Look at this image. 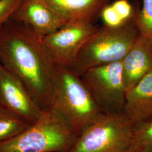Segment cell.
<instances>
[{
	"mask_svg": "<svg viewBox=\"0 0 152 152\" xmlns=\"http://www.w3.org/2000/svg\"><path fill=\"white\" fill-rule=\"evenodd\" d=\"M0 63L21 81L41 108L49 109L57 65L42 38L11 19L0 27Z\"/></svg>",
	"mask_w": 152,
	"mask_h": 152,
	"instance_id": "6da1fadb",
	"label": "cell"
},
{
	"mask_svg": "<svg viewBox=\"0 0 152 152\" xmlns=\"http://www.w3.org/2000/svg\"><path fill=\"white\" fill-rule=\"evenodd\" d=\"M49 109L78 136L102 111L81 77L71 68L56 66Z\"/></svg>",
	"mask_w": 152,
	"mask_h": 152,
	"instance_id": "7a4b0ae2",
	"label": "cell"
},
{
	"mask_svg": "<svg viewBox=\"0 0 152 152\" xmlns=\"http://www.w3.org/2000/svg\"><path fill=\"white\" fill-rule=\"evenodd\" d=\"M78 137L58 114L49 109L26 130L1 144L0 152H68Z\"/></svg>",
	"mask_w": 152,
	"mask_h": 152,
	"instance_id": "3957f363",
	"label": "cell"
},
{
	"mask_svg": "<svg viewBox=\"0 0 152 152\" xmlns=\"http://www.w3.org/2000/svg\"><path fill=\"white\" fill-rule=\"evenodd\" d=\"M139 34L135 23L118 28L98 27L82 48L71 68L81 76L90 69L122 61Z\"/></svg>",
	"mask_w": 152,
	"mask_h": 152,
	"instance_id": "277c9868",
	"label": "cell"
},
{
	"mask_svg": "<svg viewBox=\"0 0 152 152\" xmlns=\"http://www.w3.org/2000/svg\"><path fill=\"white\" fill-rule=\"evenodd\" d=\"M134 125L122 113L102 112L68 152H122L131 146Z\"/></svg>",
	"mask_w": 152,
	"mask_h": 152,
	"instance_id": "5b68a950",
	"label": "cell"
},
{
	"mask_svg": "<svg viewBox=\"0 0 152 152\" xmlns=\"http://www.w3.org/2000/svg\"><path fill=\"white\" fill-rule=\"evenodd\" d=\"M81 77L102 112H122L126 90L122 61L90 69Z\"/></svg>",
	"mask_w": 152,
	"mask_h": 152,
	"instance_id": "8992f818",
	"label": "cell"
},
{
	"mask_svg": "<svg viewBox=\"0 0 152 152\" xmlns=\"http://www.w3.org/2000/svg\"><path fill=\"white\" fill-rule=\"evenodd\" d=\"M98 28L91 21L70 20L42 41L56 65L72 68L82 48Z\"/></svg>",
	"mask_w": 152,
	"mask_h": 152,
	"instance_id": "52a82bcc",
	"label": "cell"
},
{
	"mask_svg": "<svg viewBox=\"0 0 152 152\" xmlns=\"http://www.w3.org/2000/svg\"><path fill=\"white\" fill-rule=\"evenodd\" d=\"M0 105L30 124L44 113L26 86L0 63Z\"/></svg>",
	"mask_w": 152,
	"mask_h": 152,
	"instance_id": "ba28073f",
	"label": "cell"
},
{
	"mask_svg": "<svg viewBox=\"0 0 152 152\" xmlns=\"http://www.w3.org/2000/svg\"><path fill=\"white\" fill-rule=\"evenodd\" d=\"M11 19L30 28L41 38L54 32L68 22L45 0H22Z\"/></svg>",
	"mask_w": 152,
	"mask_h": 152,
	"instance_id": "9c48e42d",
	"label": "cell"
},
{
	"mask_svg": "<svg viewBox=\"0 0 152 152\" xmlns=\"http://www.w3.org/2000/svg\"><path fill=\"white\" fill-rule=\"evenodd\" d=\"M126 92L152 71V39L141 34L122 60Z\"/></svg>",
	"mask_w": 152,
	"mask_h": 152,
	"instance_id": "30bf717a",
	"label": "cell"
},
{
	"mask_svg": "<svg viewBox=\"0 0 152 152\" xmlns=\"http://www.w3.org/2000/svg\"><path fill=\"white\" fill-rule=\"evenodd\" d=\"M122 113L134 126L152 118V71L126 92Z\"/></svg>",
	"mask_w": 152,
	"mask_h": 152,
	"instance_id": "8fae6325",
	"label": "cell"
},
{
	"mask_svg": "<svg viewBox=\"0 0 152 152\" xmlns=\"http://www.w3.org/2000/svg\"><path fill=\"white\" fill-rule=\"evenodd\" d=\"M55 11L67 21H91L97 16L110 0H45Z\"/></svg>",
	"mask_w": 152,
	"mask_h": 152,
	"instance_id": "7c38bea8",
	"label": "cell"
},
{
	"mask_svg": "<svg viewBox=\"0 0 152 152\" xmlns=\"http://www.w3.org/2000/svg\"><path fill=\"white\" fill-rule=\"evenodd\" d=\"M31 125L0 105V144L15 137Z\"/></svg>",
	"mask_w": 152,
	"mask_h": 152,
	"instance_id": "4fadbf2b",
	"label": "cell"
},
{
	"mask_svg": "<svg viewBox=\"0 0 152 152\" xmlns=\"http://www.w3.org/2000/svg\"><path fill=\"white\" fill-rule=\"evenodd\" d=\"M131 147L139 152L152 149V118L135 125Z\"/></svg>",
	"mask_w": 152,
	"mask_h": 152,
	"instance_id": "5bb4252c",
	"label": "cell"
},
{
	"mask_svg": "<svg viewBox=\"0 0 152 152\" xmlns=\"http://www.w3.org/2000/svg\"><path fill=\"white\" fill-rule=\"evenodd\" d=\"M135 24L141 34L152 39V0H142Z\"/></svg>",
	"mask_w": 152,
	"mask_h": 152,
	"instance_id": "9a60e30c",
	"label": "cell"
},
{
	"mask_svg": "<svg viewBox=\"0 0 152 152\" xmlns=\"http://www.w3.org/2000/svg\"><path fill=\"white\" fill-rule=\"evenodd\" d=\"M111 5L125 24H135L136 16L140 10L139 7L132 5L128 0H116Z\"/></svg>",
	"mask_w": 152,
	"mask_h": 152,
	"instance_id": "2e32d148",
	"label": "cell"
},
{
	"mask_svg": "<svg viewBox=\"0 0 152 152\" xmlns=\"http://www.w3.org/2000/svg\"><path fill=\"white\" fill-rule=\"evenodd\" d=\"M100 16L103 22L104 26L108 27L118 28L127 25L125 24L113 6L109 4L104 7Z\"/></svg>",
	"mask_w": 152,
	"mask_h": 152,
	"instance_id": "e0dca14e",
	"label": "cell"
},
{
	"mask_svg": "<svg viewBox=\"0 0 152 152\" xmlns=\"http://www.w3.org/2000/svg\"><path fill=\"white\" fill-rule=\"evenodd\" d=\"M22 0H0V27L10 20Z\"/></svg>",
	"mask_w": 152,
	"mask_h": 152,
	"instance_id": "ac0fdd59",
	"label": "cell"
},
{
	"mask_svg": "<svg viewBox=\"0 0 152 152\" xmlns=\"http://www.w3.org/2000/svg\"><path fill=\"white\" fill-rule=\"evenodd\" d=\"M122 152H139L136 150L135 149H134L131 146L129 148H128L127 149H126L125 151Z\"/></svg>",
	"mask_w": 152,
	"mask_h": 152,
	"instance_id": "d6986e66",
	"label": "cell"
},
{
	"mask_svg": "<svg viewBox=\"0 0 152 152\" xmlns=\"http://www.w3.org/2000/svg\"><path fill=\"white\" fill-rule=\"evenodd\" d=\"M152 152V149H151V150H150V151H148V152Z\"/></svg>",
	"mask_w": 152,
	"mask_h": 152,
	"instance_id": "ffe728a7",
	"label": "cell"
}]
</instances>
